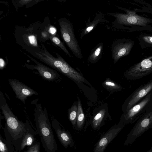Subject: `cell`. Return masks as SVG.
Returning a JSON list of instances; mask_svg holds the SVG:
<instances>
[{
    "label": "cell",
    "mask_w": 152,
    "mask_h": 152,
    "mask_svg": "<svg viewBox=\"0 0 152 152\" xmlns=\"http://www.w3.org/2000/svg\"><path fill=\"white\" fill-rule=\"evenodd\" d=\"M0 108L6 120V128L17 152L20 151L22 139L30 124L20 121L10 108L3 93L0 91Z\"/></svg>",
    "instance_id": "obj_1"
},
{
    "label": "cell",
    "mask_w": 152,
    "mask_h": 152,
    "mask_svg": "<svg viewBox=\"0 0 152 152\" xmlns=\"http://www.w3.org/2000/svg\"><path fill=\"white\" fill-rule=\"evenodd\" d=\"M34 116L37 131L46 152H56L58 146L53 135L48 112L41 103H35Z\"/></svg>",
    "instance_id": "obj_2"
},
{
    "label": "cell",
    "mask_w": 152,
    "mask_h": 152,
    "mask_svg": "<svg viewBox=\"0 0 152 152\" xmlns=\"http://www.w3.org/2000/svg\"><path fill=\"white\" fill-rule=\"evenodd\" d=\"M42 46V50L35 52L37 58L73 80L78 82H86L85 78L58 53H55L57 57H54L43 45Z\"/></svg>",
    "instance_id": "obj_3"
},
{
    "label": "cell",
    "mask_w": 152,
    "mask_h": 152,
    "mask_svg": "<svg viewBox=\"0 0 152 152\" xmlns=\"http://www.w3.org/2000/svg\"><path fill=\"white\" fill-rule=\"evenodd\" d=\"M152 111V92L122 115L119 123L126 125L132 124Z\"/></svg>",
    "instance_id": "obj_4"
},
{
    "label": "cell",
    "mask_w": 152,
    "mask_h": 152,
    "mask_svg": "<svg viewBox=\"0 0 152 152\" xmlns=\"http://www.w3.org/2000/svg\"><path fill=\"white\" fill-rule=\"evenodd\" d=\"M58 20L63 39L73 54L77 58L82 59V54L74 33L73 24L65 18H60Z\"/></svg>",
    "instance_id": "obj_5"
},
{
    "label": "cell",
    "mask_w": 152,
    "mask_h": 152,
    "mask_svg": "<svg viewBox=\"0 0 152 152\" xmlns=\"http://www.w3.org/2000/svg\"><path fill=\"white\" fill-rule=\"evenodd\" d=\"M152 128V111L139 119L128 134L124 144H132L143 133Z\"/></svg>",
    "instance_id": "obj_6"
},
{
    "label": "cell",
    "mask_w": 152,
    "mask_h": 152,
    "mask_svg": "<svg viewBox=\"0 0 152 152\" xmlns=\"http://www.w3.org/2000/svg\"><path fill=\"white\" fill-rule=\"evenodd\" d=\"M152 73V56L143 59L128 69L124 73L128 79H139Z\"/></svg>",
    "instance_id": "obj_7"
},
{
    "label": "cell",
    "mask_w": 152,
    "mask_h": 152,
    "mask_svg": "<svg viewBox=\"0 0 152 152\" xmlns=\"http://www.w3.org/2000/svg\"><path fill=\"white\" fill-rule=\"evenodd\" d=\"M151 92L152 79L141 85L128 97L124 104V113H125L127 111Z\"/></svg>",
    "instance_id": "obj_8"
},
{
    "label": "cell",
    "mask_w": 152,
    "mask_h": 152,
    "mask_svg": "<svg viewBox=\"0 0 152 152\" xmlns=\"http://www.w3.org/2000/svg\"><path fill=\"white\" fill-rule=\"evenodd\" d=\"M126 14L121 13H108L110 15L115 18V21L118 24L123 25H134L145 26L149 20L136 14L135 12L126 10Z\"/></svg>",
    "instance_id": "obj_9"
},
{
    "label": "cell",
    "mask_w": 152,
    "mask_h": 152,
    "mask_svg": "<svg viewBox=\"0 0 152 152\" xmlns=\"http://www.w3.org/2000/svg\"><path fill=\"white\" fill-rule=\"evenodd\" d=\"M8 82L15 94L16 97L24 104L27 97L38 95L37 92L17 79H9Z\"/></svg>",
    "instance_id": "obj_10"
},
{
    "label": "cell",
    "mask_w": 152,
    "mask_h": 152,
    "mask_svg": "<svg viewBox=\"0 0 152 152\" xmlns=\"http://www.w3.org/2000/svg\"><path fill=\"white\" fill-rule=\"evenodd\" d=\"M133 46V43L126 39H119L114 42L111 46V55L114 63L121 58L127 55Z\"/></svg>",
    "instance_id": "obj_11"
},
{
    "label": "cell",
    "mask_w": 152,
    "mask_h": 152,
    "mask_svg": "<svg viewBox=\"0 0 152 152\" xmlns=\"http://www.w3.org/2000/svg\"><path fill=\"white\" fill-rule=\"evenodd\" d=\"M126 125L119 123L112 127L97 143L93 152H103L108 145L115 138Z\"/></svg>",
    "instance_id": "obj_12"
},
{
    "label": "cell",
    "mask_w": 152,
    "mask_h": 152,
    "mask_svg": "<svg viewBox=\"0 0 152 152\" xmlns=\"http://www.w3.org/2000/svg\"><path fill=\"white\" fill-rule=\"evenodd\" d=\"M28 56L36 65H33L26 64V66L27 67L30 69H35L37 70L39 75L43 79L50 81H54L59 77L60 75L56 70L38 62L29 56Z\"/></svg>",
    "instance_id": "obj_13"
},
{
    "label": "cell",
    "mask_w": 152,
    "mask_h": 152,
    "mask_svg": "<svg viewBox=\"0 0 152 152\" xmlns=\"http://www.w3.org/2000/svg\"><path fill=\"white\" fill-rule=\"evenodd\" d=\"M52 124L58 138L64 146L66 148L69 146L73 147V140L69 132L61 128V125L56 119L52 120Z\"/></svg>",
    "instance_id": "obj_14"
},
{
    "label": "cell",
    "mask_w": 152,
    "mask_h": 152,
    "mask_svg": "<svg viewBox=\"0 0 152 152\" xmlns=\"http://www.w3.org/2000/svg\"><path fill=\"white\" fill-rule=\"evenodd\" d=\"M104 22H108V21L104 18V14L101 12H99L97 14L91 21H90V18H89L85 27L82 30L81 33V38L92 31L99 23Z\"/></svg>",
    "instance_id": "obj_15"
},
{
    "label": "cell",
    "mask_w": 152,
    "mask_h": 152,
    "mask_svg": "<svg viewBox=\"0 0 152 152\" xmlns=\"http://www.w3.org/2000/svg\"><path fill=\"white\" fill-rule=\"evenodd\" d=\"M35 135L34 130L29 124L23 136L20 151L23 150L26 146L32 144L34 141Z\"/></svg>",
    "instance_id": "obj_16"
},
{
    "label": "cell",
    "mask_w": 152,
    "mask_h": 152,
    "mask_svg": "<svg viewBox=\"0 0 152 152\" xmlns=\"http://www.w3.org/2000/svg\"><path fill=\"white\" fill-rule=\"evenodd\" d=\"M6 141L3 140L1 136L0 137V152H17L9 136L7 133L5 132Z\"/></svg>",
    "instance_id": "obj_17"
},
{
    "label": "cell",
    "mask_w": 152,
    "mask_h": 152,
    "mask_svg": "<svg viewBox=\"0 0 152 152\" xmlns=\"http://www.w3.org/2000/svg\"><path fill=\"white\" fill-rule=\"evenodd\" d=\"M104 45L100 43L92 50L88 58V60L91 63H95L101 58L102 55Z\"/></svg>",
    "instance_id": "obj_18"
},
{
    "label": "cell",
    "mask_w": 152,
    "mask_h": 152,
    "mask_svg": "<svg viewBox=\"0 0 152 152\" xmlns=\"http://www.w3.org/2000/svg\"><path fill=\"white\" fill-rule=\"evenodd\" d=\"M105 110H101L93 118L92 121V126L95 130L100 128L105 113Z\"/></svg>",
    "instance_id": "obj_19"
},
{
    "label": "cell",
    "mask_w": 152,
    "mask_h": 152,
    "mask_svg": "<svg viewBox=\"0 0 152 152\" xmlns=\"http://www.w3.org/2000/svg\"><path fill=\"white\" fill-rule=\"evenodd\" d=\"M77 126L80 129L83 127L85 121V115L82 107L80 99L77 101Z\"/></svg>",
    "instance_id": "obj_20"
},
{
    "label": "cell",
    "mask_w": 152,
    "mask_h": 152,
    "mask_svg": "<svg viewBox=\"0 0 152 152\" xmlns=\"http://www.w3.org/2000/svg\"><path fill=\"white\" fill-rule=\"evenodd\" d=\"M49 38L51 41L60 48L66 55L70 57H72V55L68 50L64 43L58 37L50 34Z\"/></svg>",
    "instance_id": "obj_21"
},
{
    "label": "cell",
    "mask_w": 152,
    "mask_h": 152,
    "mask_svg": "<svg viewBox=\"0 0 152 152\" xmlns=\"http://www.w3.org/2000/svg\"><path fill=\"white\" fill-rule=\"evenodd\" d=\"M77 115V106L75 104L73 105L69 110L68 116L69 119L72 125L76 124Z\"/></svg>",
    "instance_id": "obj_22"
},
{
    "label": "cell",
    "mask_w": 152,
    "mask_h": 152,
    "mask_svg": "<svg viewBox=\"0 0 152 152\" xmlns=\"http://www.w3.org/2000/svg\"><path fill=\"white\" fill-rule=\"evenodd\" d=\"M104 85L107 87L116 90H121L123 87L110 80H107L104 83Z\"/></svg>",
    "instance_id": "obj_23"
},
{
    "label": "cell",
    "mask_w": 152,
    "mask_h": 152,
    "mask_svg": "<svg viewBox=\"0 0 152 152\" xmlns=\"http://www.w3.org/2000/svg\"><path fill=\"white\" fill-rule=\"evenodd\" d=\"M39 145L37 143L32 145L26 152H39Z\"/></svg>",
    "instance_id": "obj_24"
},
{
    "label": "cell",
    "mask_w": 152,
    "mask_h": 152,
    "mask_svg": "<svg viewBox=\"0 0 152 152\" xmlns=\"http://www.w3.org/2000/svg\"><path fill=\"white\" fill-rule=\"evenodd\" d=\"M143 39L146 42L152 44V36H144L143 37Z\"/></svg>",
    "instance_id": "obj_25"
},
{
    "label": "cell",
    "mask_w": 152,
    "mask_h": 152,
    "mask_svg": "<svg viewBox=\"0 0 152 152\" xmlns=\"http://www.w3.org/2000/svg\"><path fill=\"white\" fill-rule=\"evenodd\" d=\"M33 1L32 0H20L19 1V3L20 5H23Z\"/></svg>",
    "instance_id": "obj_26"
},
{
    "label": "cell",
    "mask_w": 152,
    "mask_h": 152,
    "mask_svg": "<svg viewBox=\"0 0 152 152\" xmlns=\"http://www.w3.org/2000/svg\"><path fill=\"white\" fill-rule=\"evenodd\" d=\"M0 69H3L4 66L5 65V63L4 61L3 60V59L1 58H0Z\"/></svg>",
    "instance_id": "obj_27"
},
{
    "label": "cell",
    "mask_w": 152,
    "mask_h": 152,
    "mask_svg": "<svg viewBox=\"0 0 152 152\" xmlns=\"http://www.w3.org/2000/svg\"><path fill=\"white\" fill-rule=\"evenodd\" d=\"M147 152H152V151H149Z\"/></svg>",
    "instance_id": "obj_28"
},
{
    "label": "cell",
    "mask_w": 152,
    "mask_h": 152,
    "mask_svg": "<svg viewBox=\"0 0 152 152\" xmlns=\"http://www.w3.org/2000/svg\"></svg>",
    "instance_id": "obj_29"
}]
</instances>
